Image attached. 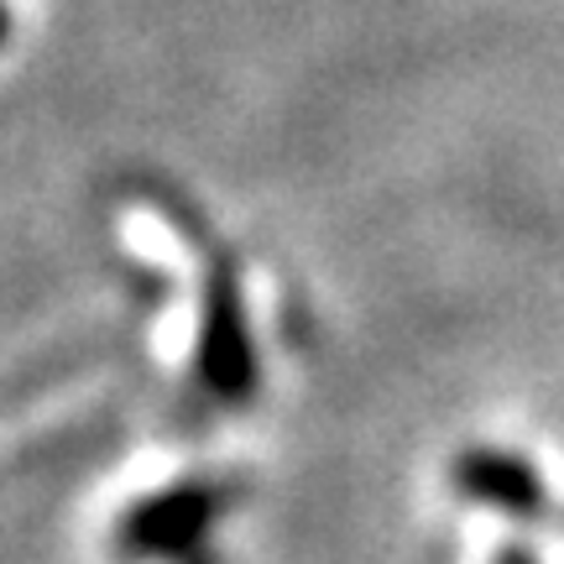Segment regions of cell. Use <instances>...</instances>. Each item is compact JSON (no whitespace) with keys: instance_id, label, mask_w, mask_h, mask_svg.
Returning a JSON list of instances; mask_svg holds the SVG:
<instances>
[{"instance_id":"3957f363","label":"cell","mask_w":564,"mask_h":564,"mask_svg":"<svg viewBox=\"0 0 564 564\" xmlns=\"http://www.w3.org/2000/svg\"><path fill=\"white\" fill-rule=\"evenodd\" d=\"M449 491L465 502L502 512L518 523H533L549 512V486L539 465L518 455V449H497V444H470L449 460Z\"/></svg>"},{"instance_id":"7a4b0ae2","label":"cell","mask_w":564,"mask_h":564,"mask_svg":"<svg viewBox=\"0 0 564 564\" xmlns=\"http://www.w3.org/2000/svg\"><path fill=\"white\" fill-rule=\"evenodd\" d=\"M194 382L209 403L246 408L262 387V361H257V335L246 314L241 282L225 262L209 267L199 299V335H194Z\"/></svg>"},{"instance_id":"6da1fadb","label":"cell","mask_w":564,"mask_h":564,"mask_svg":"<svg viewBox=\"0 0 564 564\" xmlns=\"http://www.w3.org/2000/svg\"><path fill=\"white\" fill-rule=\"evenodd\" d=\"M241 502L246 486L236 476H183L126 507L110 544L131 564H199L215 528Z\"/></svg>"},{"instance_id":"277c9868","label":"cell","mask_w":564,"mask_h":564,"mask_svg":"<svg viewBox=\"0 0 564 564\" xmlns=\"http://www.w3.org/2000/svg\"><path fill=\"white\" fill-rule=\"evenodd\" d=\"M491 564H539V554L528 544H502L497 554H491Z\"/></svg>"}]
</instances>
